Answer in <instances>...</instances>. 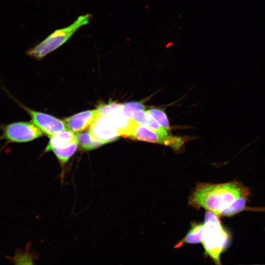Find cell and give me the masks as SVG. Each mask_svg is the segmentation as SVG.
Instances as JSON below:
<instances>
[{"label":"cell","mask_w":265,"mask_h":265,"mask_svg":"<svg viewBox=\"0 0 265 265\" xmlns=\"http://www.w3.org/2000/svg\"><path fill=\"white\" fill-rule=\"evenodd\" d=\"M250 194L249 188L238 181L199 183L191 192L188 204L211 211L217 216H231L245 209Z\"/></svg>","instance_id":"6da1fadb"},{"label":"cell","mask_w":265,"mask_h":265,"mask_svg":"<svg viewBox=\"0 0 265 265\" xmlns=\"http://www.w3.org/2000/svg\"><path fill=\"white\" fill-rule=\"evenodd\" d=\"M230 236L221 224L217 215L207 211L205 215L201 243L205 254L215 264L220 265L221 254L230 242Z\"/></svg>","instance_id":"7a4b0ae2"},{"label":"cell","mask_w":265,"mask_h":265,"mask_svg":"<svg viewBox=\"0 0 265 265\" xmlns=\"http://www.w3.org/2000/svg\"><path fill=\"white\" fill-rule=\"evenodd\" d=\"M92 17L91 14L79 16L69 26L56 29L43 41L29 48L26 52V55L38 61L42 60L65 43L79 28L89 24Z\"/></svg>","instance_id":"3957f363"},{"label":"cell","mask_w":265,"mask_h":265,"mask_svg":"<svg viewBox=\"0 0 265 265\" xmlns=\"http://www.w3.org/2000/svg\"><path fill=\"white\" fill-rule=\"evenodd\" d=\"M126 137L160 144L169 146L176 151L180 150L185 141L182 137L162 134L135 122L132 119Z\"/></svg>","instance_id":"277c9868"},{"label":"cell","mask_w":265,"mask_h":265,"mask_svg":"<svg viewBox=\"0 0 265 265\" xmlns=\"http://www.w3.org/2000/svg\"><path fill=\"white\" fill-rule=\"evenodd\" d=\"M0 140L6 143H23L33 140L43 135L41 131L32 122H14L0 127Z\"/></svg>","instance_id":"5b68a950"},{"label":"cell","mask_w":265,"mask_h":265,"mask_svg":"<svg viewBox=\"0 0 265 265\" xmlns=\"http://www.w3.org/2000/svg\"><path fill=\"white\" fill-rule=\"evenodd\" d=\"M12 99L30 115L32 122L41 132L49 137L59 131L68 129L64 121L51 115L30 109L13 97Z\"/></svg>","instance_id":"8992f818"},{"label":"cell","mask_w":265,"mask_h":265,"mask_svg":"<svg viewBox=\"0 0 265 265\" xmlns=\"http://www.w3.org/2000/svg\"><path fill=\"white\" fill-rule=\"evenodd\" d=\"M89 131L104 144L114 141L121 136L113 121L107 117L98 116L89 128Z\"/></svg>","instance_id":"52a82bcc"},{"label":"cell","mask_w":265,"mask_h":265,"mask_svg":"<svg viewBox=\"0 0 265 265\" xmlns=\"http://www.w3.org/2000/svg\"><path fill=\"white\" fill-rule=\"evenodd\" d=\"M98 116L110 118L119 130L121 135L126 137L132 119L124 113L122 104L116 102L101 104L97 108Z\"/></svg>","instance_id":"ba28073f"},{"label":"cell","mask_w":265,"mask_h":265,"mask_svg":"<svg viewBox=\"0 0 265 265\" xmlns=\"http://www.w3.org/2000/svg\"><path fill=\"white\" fill-rule=\"evenodd\" d=\"M97 109L82 111L66 118L64 121L67 129L74 133L89 128L98 117Z\"/></svg>","instance_id":"9c48e42d"},{"label":"cell","mask_w":265,"mask_h":265,"mask_svg":"<svg viewBox=\"0 0 265 265\" xmlns=\"http://www.w3.org/2000/svg\"><path fill=\"white\" fill-rule=\"evenodd\" d=\"M75 141H77L76 134L73 132L68 129L59 131L50 137L45 152L51 151L53 148L66 147Z\"/></svg>","instance_id":"30bf717a"},{"label":"cell","mask_w":265,"mask_h":265,"mask_svg":"<svg viewBox=\"0 0 265 265\" xmlns=\"http://www.w3.org/2000/svg\"><path fill=\"white\" fill-rule=\"evenodd\" d=\"M132 119L135 122L152 130L164 135H168L167 130L162 127L147 111L142 110L134 112Z\"/></svg>","instance_id":"8fae6325"},{"label":"cell","mask_w":265,"mask_h":265,"mask_svg":"<svg viewBox=\"0 0 265 265\" xmlns=\"http://www.w3.org/2000/svg\"><path fill=\"white\" fill-rule=\"evenodd\" d=\"M75 134L77 142L83 150H92L104 145L102 142L94 138L89 131H83Z\"/></svg>","instance_id":"7c38bea8"},{"label":"cell","mask_w":265,"mask_h":265,"mask_svg":"<svg viewBox=\"0 0 265 265\" xmlns=\"http://www.w3.org/2000/svg\"><path fill=\"white\" fill-rule=\"evenodd\" d=\"M204 223L192 222L191 227L186 236L175 246L179 248L184 243H197L201 242Z\"/></svg>","instance_id":"4fadbf2b"},{"label":"cell","mask_w":265,"mask_h":265,"mask_svg":"<svg viewBox=\"0 0 265 265\" xmlns=\"http://www.w3.org/2000/svg\"><path fill=\"white\" fill-rule=\"evenodd\" d=\"M147 111L162 127L167 131L170 130V127L167 116L162 109L152 108L148 109Z\"/></svg>","instance_id":"5bb4252c"},{"label":"cell","mask_w":265,"mask_h":265,"mask_svg":"<svg viewBox=\"0 0 265 265\" xmlns=\"http://www.w3.org/2000/svg\"><path fill=\"white\" fill-rule=\"evenodd\" d=\"M124 114L129 119H132V114L138 111L144 110L146 106L140 102H129L122 104Z\"/></svg>","instance_id":"9a60e30c"},{"label":"cell","mask_w":265,"mask_h":265,"mask_svg":"<svg viewBox=\"0 0 265 265\" xmlns=\"http://www.w3.org/2000/svg\"><path fill=\"white\" fill-rule=\"evenodd\" d=\"M15 264H33L34 257L28 252H17L12 258Z\"/></svg>","instance_id":"2e32d148"}]
</instances>
